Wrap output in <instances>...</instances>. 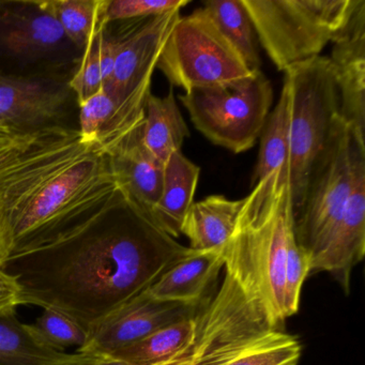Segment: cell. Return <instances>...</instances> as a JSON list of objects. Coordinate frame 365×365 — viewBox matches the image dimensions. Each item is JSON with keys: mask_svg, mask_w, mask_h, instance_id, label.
<instances>
[{"mask_svg": "<svg viewBox=\"0 0 365 365\" xmlns=\"http://www.w3.org/2000/svg\"><path fill=\"white\" fill-rule=\"evenodd\" d=\"M190 251L125 197L97 225L10 254L1 268L18 282L24 305L61 312L89 330Z\"/></svg>", "mask_w": 365, "mask_h": 365, "instance_id": "cell-1", "label": "cell"}, {"mask_svg": "<svg viewBox=\"0 0 365 365\" xmlns=\"http://www.w3.org/2000/svg\"><path fill=\"white\" fill-rule=\"evenodd\" d=\"M110 150L61 125L14 129L0 138V237L7 257L88 230L123 204Z\"/></svg>", "mask_w": 365, "mask_h": 365, "instance_id": "cell-2", "label": "cell"}, {"mask_svg": "<svg viewBox=\"0 0 365 365\" xmlns=\"http://www.w3.org/2000/svg\"><path fill=\"white\" fill-rule=\"evenodd\" d=\"M292 230L288 173H273L243 198L234 232L224 247L226 274L277 328L286 319L284 264Z\"/></svg>", "mask_w": 365, "mask_h": 365, "instance_id": "cell-3", "label": "cell"}, {"mask_svg": "<svg viewBox=\"0 0 365 365\" xmlns=\"http://www.w3.org/2000/svg\"><path fill=\"white\" fill-rule=\"evenodd\" d=\"M257 39L279 71L320 56L359 0H242Z\"/></svg>", "mask_w": 365, "mask_h": 365, "instance_id": "cell-4", "label": "cell"}, {"mask_svg": "<svg viewBox=\"0 0 365 365\" xmlns=\"http://www.w3.org/2000/svg\"><path fill=\"white\" fill-rule=\"evenodd\" d=\"M290 89L288 183L292 215L302 205L314 160L339 115V93L330 59L317 56L284 71Z\"/></svg>", "mask_w": 365, "mask_h": 365, "instance_id": "cell-5", "label": "cell"}, {"mask_svg": "<svg viewBox=\"0 0 365 365\" xmlns=\"http://www.w3.org/2000/svg\"><path fill=\"white\" fill-rule=\"evenodd\" d=\"M362 151L365 136L337 115L312 164L302 205L294 217V239L309 260L345 208L354 185L356 159Z\"/></svg>", "mask_w": 365, "mask_h": 365, "instance_id": "cell-6", "label": "cell"}, {"mask_svg": "<svg viewBox=\"0 0 365 365\" xmlns=\"http://www.w3.org/2000/svg\"><path fill=\"white\" fill-rule=\"evenodd\" d=\"M196 129L234 153L255 146L270 114L273 88L260 70L247 78L179 96Z\"/></svg>", "mask_w": 365, "mask_h": 365, "instance_id": "cell-7", "label": "cell"}, {"mask_svg": "<svg viewBox=\"0 0 365 365\" xmlns=\"http://www.w3.org/2000/svg\"><path fill=\"white\" fill-rule=\"evenodd\" d=\"M157 69L172 87L185 93L228 84L254 72L204 8L179 18L160 55Z\"/></svg>", "mask_w": 365, "mask_h": 365, "instance_id": "cell-8", "label": "cell"}, {"mask_svg": "<svg viewBox=\"0 0 365 365\" xmlns=\"http://www.w3.org/2000/svg\"><path fill=\"white\" fill-rule=\"evenodd\" d=\"M181 10L138 19L119 34L118 54L106 93L118 108L117 132L127 136L142 125L151 81L164 46L180 18Z\"/></svg>", "mask_w": 365, "mask_h": 365, "instance_id": "cell-9", "label": "cell"}, {"mask_svg": "<svg viewBox=\"0 0 365 365\" xmlns=\"http://www.w3.org/2000/svg\"><path fill=\"white\" fill-rule=\"evenodd\" d=\"M202 304L158 300L145 290L89 329L86 343L78 352L110 356L168 324L191 317Z\"/></svg>", "mask_w": 365, "mask_h": 365, "instance_id": "cell-10", "label": "cell"}, {"mask_svg": "<svg viewBox=\"0 0 365 365\" xmlns=\"http://www.w3.org/2000/svg\"><path fill=\"white\" fill-rule=\"evenodd\" d=\"M365 255V151L358 155L351 193L322 247L309 260V273L328 272L346 294L354 267Z\"/></svg>", "mask_w": 365, "mask_h": 365, "instance_id": "cell-11", "label": "cell"}, {"mask_svg": "<svg viewBox=\"0 0 365 365\" xmlns=\"http://www.w3.org/2000/svg\"><path fill=\"white\" fill-rule=\"evenodd\" d=\"M331 65L339 93V116L365 136V0H359L332 42Z\"/></svg>", "mask_w": 365, "mask_h": 365, "instance_id": "cell-12", "label": "cell"}, {"mask_svg": "<svg viewBox=\"0 0 365 365\" xmlns=\"http://www.w3.org/2000/svg\"><path fill=\"white\" fill-rule=\"evenodd\" d=\"M67 42L44 0L0 1V50L33 61L58 52Z\"/></svg>", "mask_w": 365, "mask_h": 365, "instance_id": "cell-13", "label": "cell"}, {"mask_svg": "<svg viewBox=\"0 0 365 365\" xmlns=\"http://www.w3.org/2000/svg\"><path fill=\"white\" fill-rule=\"evenodd\" d=\"M69 93L40 80L0 74V121L21 130L61 125Z\"/></svg>", "mask_w": 365, "mask_h": 365, "instance_id": "cell-14", "label": "cell"}, {"mask_svg": "<svg viewBox=\"0 0 365 365\" xmlns=\"http://www.w3.org/2000/svg\"><path fill=\"white\" fill-rule=\"evenodd\" d=\"M110 157L121 193L151 217L161 196L164 165L145 147L143 123L110 150Z\"/></svg>", "mask_w": 365, "mask_h": 365, "instance_id": "cell-15", "label": "cell"}, {"mask_svg": "<svg viewBox=\"0 0 365 365\" xmlns=\"http://www.w3.org/2000/svg\"><path fill=\"white\" fill-rule=\"evenodd\" d=\"M223 267L224 247L210 251L191 249L147 290L158 300L197 304Z\"/></svg>", "mask_w": 365, "mask_h": 365, "instance_id": "cell-16", "label": "cell"}, {"mask_svg": "<svg viewBox=\"0 0 365 365\" xmlns=\"http://www.w3.org/2000/svg\"><path fill=\"white\" fill-rule=\"evenodd\" d=\"M200 168L181 151L164 164L161 196L151 219L173 238L181 235L183 221L194 204Z\"/></svg>", "mask_w": 365, "mask_h": 365, "instance_id": "cell-17", "label": "cell"}, {"mask_svg": "<svg viewBox=\"0 0 365 365\" xmlns=\"http://www.w3.org/2000/svg\"><path fill=\"white\" fill-rule=\"evenodd\" d=\"M242 200H232L223 195H210L194 202L183 221L181 235L194 251L223 249L236 226Z\"/></svg>", "mask_w": 365, "mask_h": 365, "instance_id": "cell-18", "label": "cell"}, {"mask_svg": "<svg viewBox=\"0 0 365 365\" xmlns=\"http://www.w3.org/2000/svg\"><path fill=\"white\" fill-rule=\"evenodd\" d=\"M189 136V128L179 110L173 87L163 98L150 93L145 104L143 123V143L147 150L164 165L170 155L181 151Z\"/></svg>", "mask_w": 365, "mask_h": 365, "instance_id": "cell-19", "label": "cell"}, {"mask_svg": "<svg viewBox=\"0 0 365 365\" xmlns=\"http://www.w3.org/2000/svg\"><path fill=\"white\" fill-rule=\"evenodd\" d=\"M289 116L290 89L284 78L279 102L269 114L259 136V153L252 177V187L273 173H288Z\"/></svg>", "mask_w": 365, "mask_h": 365, "instance_id": "cell-20", "label": "cell"}, {"mask_svg": "<svg viewBox=\"0 0 365 365\" xmlns=\"http://www.w3.org/2000/svg\"><path fill=\"white\" fill-rule=\"evenodd\" d=\"M68 354L46 345L16 312L0 316V365H50Z\"/></svg>", "mask_w": 365, "mask_h": 365, "instance_id": "cell-21", "label": "cell"}, {"mask_svg": "<svg viewBox=\"0 0 365 365\" xmlns=\"http://www.w3.org/2000/svg\"><path fill=\"white\" fill-rule=\"evenodd\" d=\"M205 11L252 71L260 70L257 36L242 0H207Z\"/></svg>", "mask_w": 365, "mask_h": 365, "instance_id": "cell-22", "label": "cell"}, {"mask_svg": "<svg viewBox=\"0 0 365 365\" xmlns=\"http://www.w3.org/2000/svg\"><path fill=\"white\" fill-rule=\"evenodd\" d=\"M108 0H44L70 43L84 51L89 42L108 26Z\"/></svg>", "mask_w": 365, "mask_h": 365, "instance_id": "cell-23", "label": "cell"}, {"mask_svg": "<svg viewBox=\"0 0 365 365\" xmlns=\"http://www.w3.org/2000/svg\"><path fill=\"white\" fill-rule=\"evenodd\" d=\"M198 311L191 317L168 324L149 336L114 352L110 358L130 365H155L166 360L187 345L193 336L197 326Z\"/></svg>", "mask_w": 365, "mask_h": 365, "instance_id": "cell-24", "label": "cell"}, {"mask_svg": "<svg viewBox=\"0 0 365 365\" xmlns=\"http://www.w3.org/2000/svg\"><path fill=\"white\" fill-rule=\"evenodd\" d=\"M300 356L298 339L275 329L224 365H297Z\"/></svg>", "mask_w": 365, "mask_h": 365, "instance_id": "cell-25", "label": "cell"}, {"mask_svg": "<svg viewBox=\"0 0 365 365\" xmlns=\"http://www.w3.org/2000/svg\"><path fill=\"white\" fill-rule=\"evenodd\" d=\"M29 326L42 341L57 351L65 352L66 348L73 346L80 349L88 337V330L82 324L55 309H43V313Z\"/></svg>", "mask_w": 365, "mask_h": 365, "instance_id": "cell-26", "label": "cell"}, {"mask_svg": "<svg viewBox=\"0 0 365 365\" xmlns=\"http://www.w3.org/2000/svg\"><path fill=\"white\" fill-rule=\"evenodd\" d=\"M309 274V260L307 254L297 245L294 230L288 238L284 264V309L286 318L298 313L301 289Z\"/></svg>", "mask_w": 365, "mask_h": 365, "instance_id": "cell-27", "label": "cell"}, {"mask_svg": "<svg viewBox=\"0 0 365 365\" xmlns=\"http://www.w3.org/2000/svg\"><path fill=\"white\" fill-rule=\"evenodd\" d=\"M104 29H102L83 51L80 65L70 81L69 88L76 93L78 106L103 89L100 66V39Z\"/></svg>", "mask_w": 365, "mask_h": 365, "instance_id": "cell-28", "label": "cell"}, {"mask_svg": "<svg viewBox=\"0 0 365 365\" xmlns=\"http://www.w3.org/2000/svg\"><path fill=\"white\" fill-rule=\"evenodd\" d=\"M190 3L191 0H108L106 20L110 24L116 21L151 18L181 10Z\"/></svg>", "mask_w": 365, "mask_h": 365, "instance_id": "cell-29", "label": "cell"}, {"mask_svg": "<svg viewBox=\"0 0 365 365\" xmlns=\"http://www.w3.org/2000/svg\"><path fill=\"white\" fill-rule=\"evenodd\" d=\"M20 305H24L20 285L0 266V316L16 312Z\"/></svg>", "mask_w": 365, "mask_h": 365, "instance_id": "cell-30", "label": "cell"}, {"mask_svg": "<svg viewBox=\"0 0 365 365\" xmlns=\"http://www.w3.org/2000/svg\"><path fill=\"white\" fill-rule=\"evenodd\" d=\"M50 365H130L110 356H93L86 354H69L66 358Z\"/></svg>", "mask_w": 365, "mask_h": 365, "instance_id": "cell-31", "label": "cell"}, {"mask_svg": "<svg viewBox=\"0 0 365 365\" xmlns=\"http://www.w3.org/2000/svg\"><path fill=\"white\" fill-rule=\"evenodd\" d=\"M6 257H7V253H6L5 245H4L3 239L0 237V266L3 264Z\"/></svg>", "mask_w": 365, "mask_h": 365, "instance_id": "cell-32", "label": "cell"}]
</instances>
